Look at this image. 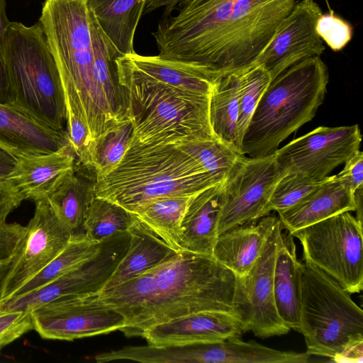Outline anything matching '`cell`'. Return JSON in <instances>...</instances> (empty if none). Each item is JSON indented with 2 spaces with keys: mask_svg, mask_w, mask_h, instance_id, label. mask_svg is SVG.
<instances>
[{
  "mask_svg": "<svg viewBox=\"0 0 363 363\" xmlns=\"http://www.w3.org/2000/svg\"><path fill=\"white\" fill-rule=\"evenodd\" d=\"M298 0H184L152 33L158 55L218 75L255 64Z\"/></svg>",
  "mask_w": 363,
  "mask_h": 363,
  "instance_id": "cell-1",
  "label": "cell"
},
{
  "mask_svg": "<svg viewBox=\"0 0 363 363\" xmlns=\"http://www.w3.org/2000/svg\"><path fill=\"white\" fill-rule=\"evenodd\" d=\"M235 284V274L213 256L183 250L122 284L89 296L123 315L125 335L141 336L153 325L199 311L237 316Z\"/></svg>",
  "mask_w": 363,
  "mask_h": 363,
  "instance_id": "cell-2",
  "label": "cell"
},
{
  "mask_svg": "<svg viewBox=\"0 0 363 363\" xmlns=\"http://www.w3.org/2000/svg\"><path fill=\"white\" fill-rule=\"evenodd\" d=\"M39 22L59 72L67 114L86 124L94 143L130 117L99 79L85 0H45Z\"/></svg>",
  "mask_w": 363,
  "mask_h": 363,
  "instance_id": "cell-3",
  "label": "cell"
},
{
  "mask_svg": "<svg viewBox=\"0 0 363 363\" xmlns=\"http://www.w3.org/2000/svg\"><path fill=\"white\" fill-rule=\"evenodd\" d=\"M223 182L176 143L143 144L133 136L118 164L96 177L95 196L133 213L155 199L192 196Z\"/></svg>",
  "mask_w": 363,
  "mask_h": 363,
  "instance_id": "cell-4",
  "label": "cell"
},
{
  "mask_svg": "<svg viewBox=\"0 0 363 363\" xmlns=\"http://www.w3.org/2000/svg\"><path fill=\"white\" fill-rule=\"evenodd\" d=\"M329 75L320 56L305 59L274 78L257 104L241 141L240 152L271 155L291 133L311 121L323 103Z\"/></svg>",
  "mask_w": 363,
  "mask_h": 363,
  "instance_id": "cell-5",
  "label": "cell"
},
{
  "mask_svg": "<svg viewBox=\"0 0 363 363\" xmlns=\"http://www.w3.org/2000/svg\"><path fill=\"white\" fill-rule=\"evenodd\" d=\"M299 330L306 352L362 362L363 311L350 294L315 266L300 262Z\"/></svg>",
  "mask_w": 363,
  "mask_h": 363,
  "instance_id": "cell-6",
  "label": "cell"
},
{
  "mask_svg": "<svg viewBox=\"0 0 363 363\" xmlns=\"http://www.w3.org/2000/svg\"><path fill=\"white\" fill-rule=\"evenodd\" d=\"M11 93L8 105L36 122L66 131L64 91L40 22H11L1 51Z\"/></svg>",
  "mask_w": 363,
  "mask_h": 363,
  "instance_id": "cell-7",
  "label": "cell"
},
{
  "mask_svg": "<svg viewBox=\"0 0 363 363\" xmlns=\"http://www.w3.org/2000/svg\"><path fill=\"white\" fill-rule=\"evenodd\" d=\"M128 96L133 136L143 144L216 139L209 120V97L149 81L119 79Z\"/></svg>",
  "mask_w": 363,
  "mask_h": 363,
  "instance_id": "cell-8",
  "label": "cell"
},
{
  "mask_svg": "<svg viewBox=\"0 0 363 363\" xmlns=\"http://www.w3.org/2000/svg\"><path fill=\"white\" fill-rule=\"evenodd\" d=\"M303 260L324 272L350 294L363 289L362 223L345 211L291 234Z\"/></svg>",
  "mask_w": 363,
  "mask_h": 363,
  "instance_id": "cell-9",
  "label": "cell"
},
{
  "mask_svg": "<svg viewBox=\"0 0 363 363\" xmlns=\"http://www.w3.org/2000/svg\"><path fill=\"white\" fill-rule=\"evenodd\" d=\"M286 173L274 154L261 157L239 155L222 184L218 235L269 215L273 189Z\"/></svg>",
  "mask_w": 363,
  "mask_h": 363,
  "instance_id": "cell-10",
  "label": "cell"
},
{
  "mask_svg": "<svg viewBox=\"0 0 363 363\" xmlns=\"http://www.w3.org/2000/svg\"><path fill=\"white\" fill-rule=\"evenodd\" d=\"M281 228L279 220L248 274L236 277L235 314L242 324L244 333L251 332L257 337L283 335L291 330L277 312L274 294L277 242Z\"/></svg>",
  "mask_w": 363,
  "mask_h": 363,
  "instance_id": "cell-11",
  "label": "cell"
},
{
  "mask_svg": "<svg viewBox=\"0 0 363 363\" xmlns=\"http://www.w3.org/2000/svg\"><path fill=\"white\" fill-rule=\"evenodd\" d=\"M33 330L47 340L76 339L122 330L125 318L94 301L89 294L60 298L30 311Z\"/></svg>",
  "mask_w": 363,
  "mask_h": 363,
  "instance_id": "cell-12",
  "label": "cell"
},
{
  "mask_svg": "<svg viewBox=\"0 0 363 363\" xmlns=\"http://www.w3.org/2000/svg\"><path fill=\"white\" fill-rule=\"evenodd\" d=\"M359 125L320 126L278 149L274 155L286 172L323 180L359 150Z\"/></svg>",
  "mask_w": 363,
  "mask_h": 363,
  "instance_id": "cell-13",
  "label": "cell"
},
{
  "mask_svg": "<svg viewBox=\"0 0 363 363\" xmlns=\"http://www.w3.org/2000/svg\"><path fill=\"white\" fill-rule=\"evenodd\" d=\"M33 216L6 277L1 301L11 298L65 247L72 237L45 199L35 201Z\"/></svg>",
  "mask_w": 363,
  "mask_h": 363,
  "instance_id": "cell-14",
  "label": "cell"
},
{
  "mask_svg": "<svg viewBox=\"0 0 363 363\" xmlns=\"http://www.w3.org/2000/svg\"><path fill=\"white\" fill-rule=\"evenodd\" d=\"M128 232L106 240L101 250L80 267L26 294L0 302L1 309L30 311L51 301L100 291L126 252Z\"/></svg>",
  "mask_w": 363,
  "mask_h": 363,
  "instance_id": "cell-15",
  "label": "cell"
},
{
  "mask_svg": "<svg viewBox=\"0 0 363 363\" xmlns=\"http://www.w3.org/2000/svg\"><path fill=\"white\" fill-rule=\"evenodd\" d=\"M322 13L314 0L297 1L255 65H261L273 80L300 61L320 56L325 47L315 30V24Z\"/></svg>",
  "mask_w": 363,
  "mask_h": 363,
  "instance_id": "cell-16",
  "label": "cell"
},
{
  "mask_svg": "<svg viewBox=\"0 0 363 363\" xmlns=\"http://www.w3.org/2000/svg\"><path fill=\"white\" fill-rule=\"evenodd\" d=\"M119 79L149 81L192 94L210 96L218 75L203 67L160 57L124 55L116 60Z\"/></svg>",
  "mask_w": 363,
  "mask_h": 363,
  "instance_id": "cell-17",
  "label": "cell"
},
{
  "mask_svg": "<svg viewBox=\"0 0 363 363\" xmlns=\"http://www.w3.org/2000/svg\"><path fill=\"white\" fill-rule=\"evenodd\" d=\"M242 324L235 315L205 311L180 316L153 325L141 335L148 345L174 346L216 342L240 337Z\"/></svg>",
  "mask_w": 363,
  "mask_h": 363,
  "instance_id": "cell-18",
  "label": "cell"
},
{
  "mask_svg": "<svg viewBox=\"0 0 363 363\" xmlns=\"http://www.w3.org/2000/svg\"><path fill=\"white\" fill-rule=\"evenodd\" d=\"M68 144L66 131L55 130L0 103V148L19 159L49 154Z\"/></svg>",
  "mask_w": 363,
  "mask_h": 363,
  "instance_id": "cell-19",
  "label": "cell"
},
{
  "mask_svg": "<svg viewBox=\"0 0 363 363\" xmlns=\"http://www.w3.org/2000/svg\"><path fill=\"white\" fill-rule=\"evenodd\" d=\"M354 210L355 192L333 175L324 179L298 203L277 213L282 229L291 234L338 213Z\"/></svg>",
  "mask_w": 363,
  "mask_h": 363,
  "instance_id": "cell-20",
  "label": "cell"
},
{
  "mask_svg": "<svg viewBox=\"0 0 363 363\" xmlns=\"http://www.w3.org/2000/svg\"><path fill=\"white\" fill-rule=\"evenodd\" d=\"M279 223L278 217L265 216L236 225L219 234L213 257L236 277L248 274L257 260L265 241Z\"/></svg>",
  "mask_w": 363,
  "mask_h": 363,
  "instance_id": "cell-21",
  "label": "cell"
},
{
  "mask_svg": "<svg viewBox=\"0 0 363 363\" xmlns=\"http://www.w3.org/2000/svg\"><path fill=\"white\" fill-rule=\"evenodd\" d=\"M77 156L70 144L46 155L19 158L14 170L5 179L24 200L45 199L72 169Z\"/></svg>",
  "mask_w": 363,
  "mask_h": 363,
  "instance_id": "cell-22",
  "label": "cell"
},
{
  "mask_svg": "<svg viewBox=\"0 0 363 363\" xmlns=\"http://www.w3.org/2000/svg\"><path fill=\"white\" fill-rule=\"evenodd\" d=\"M96 181L94 168L82 164L77 160L74 167L45 198L72 235L84 234V217L95 196Z\"/></svg>",
  "mask_w": 363,
  "mask_h": 363,
  "instance_id": "cell-23",
  "label": "cell"
},
{
  "mask_svg": "<svg viewBox=\"0 0 363 363\" xmlns=\"http://www.w3.org/2000/svg\"><path fill=\"white\" fill-rule=\"evenodd\" d=\"M222 184L209 187L192 196L181 225L182 250L213 256L218 237Z\"/></svg>",
  "mask_w": 363,
  "mask_h": 363,
  "instance_id": "cell-24",
  "label": "cell"
},
{
  "mask_svg": "<svg viewBox=\"0 0 363 363\" xmlns=\"http://www.w3.org/2000/svg\"><path fill=\"white\" fill-rule=\"evenodd\" d=\"M128 232L129 240L126 252L101 291L122 284L177 253L135 217Z\"/></svg>",
  "mask_w": 363,
  "mask_h": 363,
  "instance_id": "cell-25",
  "label": "cell"
},
{
  "mask_svg": "<svg viewBox=\"0 0 363 363\" xmlns=\"http://www.w3.org/2000/svg\"><path fill=\"white\" fill-rule=\"evenodd\" d=\"M300 261L296 256L294 237L279 230L274 268V294L277 312L291 328L299 330V277Z\"/></svg>",
  "mask_w": 363,
  "mask_h": 363,
  "instance_id": "cell-26",
  "label": "cell"
},
{
  "mask_svg": "<svg viewBox=\"0 0 363 363\" xmlns=\"http://www.w3.org/2000/svg\"><path fill=\"white\" fill-rule=\"evenodd\" d=\"M97 24L122 55L135 53L134 36L146 0H85Z\"/></svg>",
  "mask_w": 363,
  "mask_h": 363,
  "instance_id": "cell-27",
  "label": "cell"
},
{
  "mask_svg": "<svg viewBox=\"0 0 363 363\" xmlns=\"http://www.w3.org/2000/svg\"><path fill=\"white\" fill-rule=\"evenodd\" d=\"M242 71L219 76L213 82L209 97V120L216 138L239 153L237 121Z\"/></svg>",
  "mask_w": 363,
  "mask_h": 363,
  "instance_id": "cell-28",
  "label": "cell"
},
{
  "mask_svg": "<svg viewBox=\"0 0 363 363\" xmlns=\"http://www.w3.org/2000/svg\"><path fill=\"white\" fill-rule=\"evenodd\" d=\"M195 195V194H194ZM192 196H169L155 199L133 214L177 252L180 245L181 225Z\"/></svg>",
  "mask_w": 363,
  "mask_h": 363,
  "instance_id": "cell-29",
  "label": "cell"
},
{
  "mask_svg": "<svg viewBox=\"0 0 363 363\" xmlns=\"http://www.w3.org/2000/svg\"><path fill=\"white\" fill-rule=\"evenodd\" d=\"M105 241L91 240L84 234L72 235L62 251L38 274L20 287L11 298L33 291L80 267L101 250Z\"/></svg>",
  "mask_w": 363,
  "mask_h": 363,
  "instance_id": "cell-30",
  "label": "cell"
},
{
  "mask_svg": "<svg viewBox=\"0 0 363 363\" xmlns=\"http://www.w3.org/2000/svg\"><path fill=\"white\" fill-rule=\"evenodd\" d=\"M134 220V215L123 207L107 199L94 196L84 217V234L91 240L103 242L114 235L128 232Z\"/></svg>",
  "mask_w": 363,
  "mask_h": 363,
  "instance_id": "cell-31",
  "label": "cell"
},
{
  "mask_svg": "<svg viewBox=\"0 0 363 363\" xmlns=\"http://www.w3.org/2000/svg\"><path fill=\"white\" fill-rule=\"evenodd\" d=\"M133 136L130 118L99 138L94 146V164L96 177L111 172L123 157Z\"/></svg>",
  "mask_w": 363,
  "mask_h": 363,
  "instance_id": "cell-32",
  "label": "cell"
},
{
  "mask_svg": "<svg viewBox=\"0 0 363 363\" xmlns=\"http://www.w3.org/2000/svg\"><path fill=\"white\" fill-rule=\"evenodd\" d=\"M271 82L270 75L261 65H254L241 72L237 121L239 151L247 126L260 98Z\"/></svg>",
  "mask_w": 363,
  "mask_h": 363,
  "instance_id": "cell-33",
  "label": "cell"
},
{
  "mask_svg": "<svg viewBox=\"0 0 363 363\" xmlns=\"http://www.w3.org/2000/svg\"><path fill=\"white\" fill-rule=\"evenodd\" d=\"M23 200L8 182L0 181V262L13 260L25 233L26 226L6 221L8 216Z\"/></svg>",
  "mask_w": 363,
  "mask_h": 363,
  "instance_id": "cell-34",
  "label": "cell"
},
{
  "mask_svg": "<svg viewBox=\"0 0 363 363\" xmlns=\"http://www.w3.org/2000/svg\"><path fill=\"white\" fill-rule=\"evenodd\" d=\"M323 180L313 179L300 172H286L273 189L269 201L270 211L279 212L294 206L314 190Z\"/></svg>",
  "mask_w": 363,
  "mask_h": 363,
  "instance_id": "cell-35",
  "label": "cell"
},
{
  "mask_svg": "<svg viewBox=\"0 0 363 363\" xmlns=\"http://www.w3.org/2000/svg\"><path fill=\"white\" fill-rule=\"evenodd\" d=\"M315 30L321 40L334 51L342 50L352 40L353 35L352 26L333 11L322 13L317 20Z\"/></svg>",
  "mask_w": 363,
  "mask_h": 363,
  "instance_id": "cell-36",
  "label": "cell"
},
{
  "mask_svg": "<svg viewBox=\"0 0 363 363\" xmlns=\"http://www.w3.org/2000/svg\"><path fill=\"white\" fill-rule=\"evenodd\" d=\"M32 330L30 311L0 308V352Z\"/></svg>",
  "mask_w": 363,
  "mask_h": 363,
  "instance_id": "cell-37",
  "label": "cell"
},
{
  "mask_svg": "<svg viewBox=\"0 0 363 363\" xmlns=\"http://www.w3.org/2000/svg\"><path fill=\"white\" fill-rule=\"evenodd\" d=\"M344 164L342 170L336 177L355 192L363 184V152L357 151Z\"/></svg>",
  "mask_w": 363,
  "mask_h": 363,
  "instance_id": "cell-38",
  "label": "cell"
},
{
  "mask_svg": "<svg viewBox=\"0 0 363 363\" xmlns=\"http://www.w3.org/2000/svg\"><path fill=\"white\" fill-rule=\"evenodd\" d=\"M6 11V0H0V103L9 105L11 100L8 75L1 58L2 43L9 26L11 24Z\"/></svg>",
  "mask_w": 363,
  "mask_h": 363,
  "instance_id": "cell-39",
  "label": "cell"
},
{
  "mask_svg": "<svg viewBox=\"0 0 363 363\" xmlns=\"http://www.w3.org/2000/svg\"><path fill=\"white\" fill-rule=\"evenodd\" d=\"M184 0H146L143 13L147 14L160 8H164L162 17L167 16L178 6Z\"/></svg>",
  "mask_w": 363,
  "mask_h": 363,
  "instance_id": "cell-40",
  "label": "cell"
},
{
  "mask_svg": "<svg viewBox=\"0 0 363 363\" xmlns=\"http://www.w3.org/2000/svg\"><path fill=\"white\" fill-rule=\"evenodd\" d=\"M18 158L0 148V181L5 180L14 170Z\"/></svg>",
  "mask_w": 363,
  "mask_h": 363,
  "instance_id": "cell-41",
  "label": "cell"
},
{
  "mask_svg": "<svg viewBox=\"0 0 363 363\" xmlns=\"http://www.w3.org/2000/svg\"><path fill=\"white\" fill-rule=\"evenodd\" d=\"M356 218L362 223V186L355 191V210Z\"/></svg>",
  "mask_w": 363,
  "mask_h": 363,
  "instance_id": "cell-42",
  "label": "cell"
},
{
  "mask_svg": "<svg viewBox=\"0 0 363 363\" xmlns=\"http://www.w3.org/2000/svg\"><path fill=\"white\" fill-rule=\"evenodd\" d=\"M11 261L7 262H0V300L1 295L4 286V283L6 279V277L9 271Z\"/></svg>",
  "mask_w": 363,
  "mask_h": 363,
  "instance_id": "cell-43",
  "label": "cell"
}]
</instances>
